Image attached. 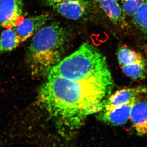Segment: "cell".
<instances>
[{"label": "cell", "instance_id": "6da1fadb", "mask_svg": "<svg viewBox=\"0 0 147 147\" xmlns=\"http://www.w3.org/2000/svg\"><path fill=\"white\" fill-rule=\"evenodd\" d=\"M113 85L111 74L79 80L49 74L40 90L38 100L59 123L74 129L88 116L102 110Z\"/></svg>", "mask_w": 147, "mask_h": 147}, {"label": "cell", "instance_id": "7a4b0ae2", "mask_svg": "<svg viewBox=\"0 0 147 147\" xmlns=\"http://www.w3.org/2000/svg\"><path fill=\"white\" fill-rule=\"evenodd\" d=\"M26 55L32 74L47 76L62 60L70 39L68 31L57 22L42 27L33 36Z\"/></svg>", "mask_w": 147, "mask_h": 147}, {"label": "cell", "instance_id": "3957f363", "mask_svg": "<svg viewBox=\"0 0 147 147\" xmlns=\"http://www.w3.org/2000/svg\"><path fill=\"white\" fill-rule=\"evenodd\" d=\"M110 74L105 57L93 45L86 42L75 52L62 59L48 75L79 80L94 79Z\"/></svg>", "mask_w": 147, "mask_h": 147}, {"label": "cell", "instance_id": "277c9868", "mask_svg": "<svg viewBox=\"0 0 147 147\" xmlns=\"http://www.w3.org/2000/svg\"><path fill=\"white\" fill-rule=\"evenodd\" d=\"M22 0H0V28L13 29L24 19Z\"/></svg>", "mask_w": 147, "mask_h": 147}, {"label": "cell", "instance_id": "5b68a950", "mask_svg": "<svg viewBox=\"0 0 147 147\" xmlns=\"http://www.w3.org/2000/svg\"><path fill=\"white\" fill-rule=\"evenodd\" d=\"M146 94L147 88L142 86L119 90L110 95L102 110H108L119 105L139 100L142 96Z\"/></svg>", "mask_w": 147, "mask_h": 147}, {"label": "cell", "instance_id": "8992f818", "mask_svg": "<svg viewBox=\"0 0 147 147\" xmlns=\"http://www.w3.org/2000/svg\"><path fill=\"white\" fill-rule=\"evenodd\" d=\"M91 7L90 0L60 3L51 6L56 12L70 20H79L87 15Z\"/></svg>", "mask_w": 147, "mask_h": 147}, {"label": "cell", "instance_id": "52a82bcc", "mask_svg": "<svg viewBox=\"0 0 147 147\" xmlns=\"http://www.w3.org/2000/svg\"><path fill=\"white\" fill-rule=\"evenodd\" d=\"M50 18L49 13H45L24 18L13 29L21 40V42H24L44 26Z\"/></svg>", "mask_w": 147, "mask_h": 147}, {"label": "cell", "instance_id": "ba28073f", "mask_svg": "<svg viewBox=\"0 0 147 147\" xmlns=\"http://www.w3.org/2000/svg\"><path fill=\"white\" fill-rule=\"evenodd\" d=\"M99 8L114 25L124 30L128 29V23L120 0H94Z\"/></svg>", "mask_w": 147, "mask_h": 147}, {"label": "cell", "instance_id": "9c48e42d", "mask_svg": "<svg viewBox=\"0 0 147 147\" xmlns=\"http://www.w3.org/2000/svg\"><path fill=\"white\" fill-rule=\"evenodd\" d=\"M136 101L119 105L108 110H101L100 118L105 122L113 125L125 124L129 120L131 109Z\"/></svg>", "mask_w": 147, "mask_h": 147}, {"label": "cell", "instance_id": "30bf717a", "mask_svg": "<svg viewBox=\"0 0 147 147\" xmlns=\"http://www.w3.org/2000/svg\"><path fill=\"white\" fill-rule=\"evenodd\" d=\"M129 120L137 134L147 135V102L136 100L131 109Z\"/></svg>", "mask_w": 147, "mask_h": 147}, {"label": "cell", "instance_id": "8fae6325", "mask_svg": "<svg viewBox=\"0 0 147 147\" xmlns=\"http://www.w3.org/2000/svg\"><path fill=\"white\" fill-rule=\"evenodd\" d=\"M21 43L13 29H5L0 36V54L10 52Z\"/></svg>", "mask_w": 147, "mask_h": 147}, {"label": "cell", "instance_id": "7c38bea8", "mask_svg": "<svg viewBox=\"0 0 147 147\" xmlns=\"http://www.w3.org/2000/svg\"><path fill=\"white\" fill-rule=\"evenodd\" d=\"M121 67L126 76L134 80L145 79L147 75L146 65L144 59Z\"/></svg>", "mask_w": 147, "mask_h": 147}, {"label": "cell", "instance_id": "4fadbf2b", "mask_svg": "<svg viewBox=\"0 0 147 147\" xmlns=\"http://www.w3.org/2000/svg\"><path fill=\"white\" fill-rule=\"evenodd\" d=\"M117 57L121 67L143 59L139 53L125 45L119 47Z\"/></svg>", "mask_w": 147, "mask_h": 147}, {"label": "cell", "instance_id": "5bb4252c", "mask_svg": "<svg viewBox=\"0 0 147 147\" xmlns=\"http://www.w3.org/2000/svg\"><path fill=\"white\" fill-rule=\"evenodd\" d=\"M132 21L138 30L147 37V0H145L133 16Z\"/></svg>", "mask_w": 147, "mask_h": 147}, {"label": "cell", "instance_id": "9a60e30c", "mask_svg": "<svg viewBox=\"0 0 147 147\" xmlns=\"http://www.w3.org/2000/svg\"><path fill=\"white\" fill-rule=\"evenodd\" d=\"M145 0H120L121 5L125 15L133 17Z\"/></svg>", "mask_w": 147, "mask_h": 147}, {"label": "cell", "instance_id": "2e32d148", "mask_svg": "<svg viewBox=\"0 0 147 147\" xmlns=\"http://www.w3.org/2000/svg\"><path fill=\"white\" fill-rule=\"evenodd\" d=\"M83 1H85V0H43V3L45 5L50 7L51 6L55 4Z\"/></svg>", "mask_w": 147, "mask_h": 147}, {"label": "cell", "instance_id": "e0dca14e", "mask_svg": "<svg viewBox=\"0 0 147 147\" xmlns=\"http://www.w3.org/2000/svg\"><path fill=\"white\" fill-rule=\"evenodd\" d=\"M146 53H147V48L146 49Z\"/></svg>", "mask_w": 147, "mask_h": 147}]
</instances>
